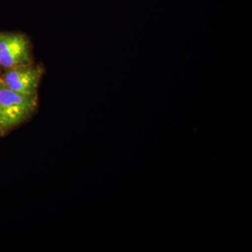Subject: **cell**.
Returning <instances> with one entry per match:
<instances>
[{
	"label": "cell",
	"instance_id": "6da1fadb",
	"mask_svg": "<svg viewBox=\"0 0 252 252\" xmlns=\"http://www.w3.org/2000/svg\"><path fill=\"white\" fill-rule=\"evenodd\" d=\"M37 107V94L11 90L0 80V135L4 136L28 120Z\"/></svg>",
	"mask_w": 252,
	"mask_h": 252
},
{
	"label": "cell",
	"instance_id": "7a4b0ae2",
	"mask_svg": "<svg viewBox=\"0 0 252 252\" xmlns=\"http://www.w3.org/2000/svg\"><path fill=\"white\" fill-rule=\"evenodd\" d=\"M33 63L31 43L21 33L0 32V67L7 69Z\"/></svg>",
	"mask_w": 252,
	"mask_h": 252
},
{
	"label": "cell",
	"instance_id": "3957f363",
	"mask_svg": "<svg viewBox=\"0 0 252 252\" xmlns=\"http://www.w3.org/2000/svg\"><path fill=\"white\" fill-rule=\"evenodd\" d=\"M44 74L40 65L32 64L5 69L0 80L6 87L18 94L36 95Z\"/></svg>",
	"mask_w": 252,
	"mask_h": 252
}]
</instances>
